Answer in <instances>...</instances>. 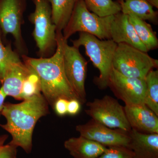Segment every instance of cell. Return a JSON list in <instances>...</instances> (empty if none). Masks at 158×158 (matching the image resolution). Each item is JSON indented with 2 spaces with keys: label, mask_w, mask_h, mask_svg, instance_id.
Instances as JSON below:
<instances>
[{
  "label": "cell",
  "mask_w": 158,
  "mask_h": 158,
  "mask_svg": "<svg viewBox=\"0 0 158 158\" xmlns=\"http://www.w3.org/2000/svg\"><path fill=\"white\" fill-rule=\"evenodd\" d=\"M56 49L50 57L34 58L22 56L23 62L38 75L43 96L52 107L59 98L77 99L80 101L65 75L63 57L67 40L64 39L62 31H56Z\"/></svg>",
  "instance_id": "1"
},
{
  "label": "cell",
  "mask_w": 158,
  "mask_h": 158,
  "mask_svg": "<svg viewBox=\"0 0 158 158\" xmlns=\"http://www.w3.org/2000/svg\"><path fill=\"white\" fill-rule=\"evenodd\" d=\"M48 105L41 93L20 103H5L1 114L7 122L1 127L12 137L9 144L22 148L27 153L31 152L34 128L40 118L48 113Z\"/></svg>",
  "instance_id": "2"
},
{
  "label": "cell",
  "mask_w": 158,
  "mask_h": 158,
  "mask_svg": "<svg viewBox=\"0 0 158 158\" xmlns=\"http://www.w3.org/2000/svg\"><path fill=\"white\" fill-rule=\"evenodd\" d=\"M72 42L76 47L85 48L86 55L99 71V76L94 80L95 84L100 89L107 88L117 44L112 40H100L84 32H80L78 38Z\"/></svg>",
  "instance_id": "3"
},
{
  "label": "cell",
  "mask_w": 158,
  "mask_h": 158,
  "mask_svg": "<svg viewBox=\"0 0 158 158\" xmlns=\"http://www.w3.org/2000/svg\"><path fill=\"white\" fill-rule=\"evenodd\" d=\"M35 10L29 16L34 25L33 36L40 58L52 56L57 48L56 27L52 19V9L49 0H32Z\"/></svg>",
  "instance_id": "4"
},
{
  "label": "cell",
  "mask_w": 158,
  "mask_h": 158,
  "mask_svg": "<svg viewBox=\"0 0 158 158\" xmlns=\"http://www.w3.org/2000/svg\"><path fill=\"white\" fill-rule=\"evenodd\" d=\"M113 16L100 17L87 9L83 0H77L62 35L67 40L77 32L88 33L100 40L111 39L110 24Z\"/></svg>",
  "instance_id": "5"
},
{
  "label": "cell",
  "mask_w": 158,
  "mask_h": 158,
  "mask_svg": "<svg viewBox=\"0 0 158 158\" xmlns=\"http://www.w3.org/2000/svg\"><path fill=\"white\" fill-rule=\"evenodd\" d=\"M158 60L150 56L147 52L124 43L117 44L113 66L124 76L145 79L148 72L157 68Z\"/></svg>",
  "instance_id": "6"
},
{
  "label": "cell",
  "mask_w": 158,
  "mask_h": 158,
  "mask_svg": "<svg viewBox=\"0 0 158 158\" xmlns=\"http://www.w3.org/2000/svg\"><path fill=\"white\" fill-rule=\"evenodd\" d=\"M86 114L92 119L112 129L130 132L131 130L123 107L109 95L87 103Z\"/></svg>",
  "instance_id": "7"
},
{
  "label": "cell",
  "mask_w": 158,
  "mask_h": 158,
  "mask_svg": "<svg viewBox=\"0 0 158 158\" xmlns=\"http://www.w3.org/2000/svg\"><path fill=\"white\" fill-rule=\"evenodd\" d=\"M26 7V0H0V30L2 37L11 34L17 52L22 56L27 53L21 31Z\"/></svg>",
  "instance_id": "8"
},
{
  "label": "cell",
  "mask_w": 158,
  "mask_h": 158,
  "mask_svg": "<svg viewBox=\"0 0 158 158\" xmlns=\"http://www.w3.org/2000/svg\"><path fill=\"white\" fill-rule=\"evenodd\" d=\"M79 48L65 43L63 52V65L66 78L81 103L86 102L85 83L88 62L80 53Z\"/></svg>",
  "instance_id": "9"
},
{
  "label": "cell",
  "mask_w": 158,
  "mask_h": 158,
  "mask_svg": "<svg viewBox=\"0 0 158 158\" xmlns=\"http://www.w3.org/2000/svg\"><path fill=\"white\" fill-rule=\"evenodd\" d=\"M108 87L116 97L124 102L125 106L144 104L146 90L145 79L124 76L113 68Z\"/></svg>",
  "instance_id": "10"
},
{
  "label": "cell",
  "mask_w": 158,
  "mask_h": 158,
  "mask_svg": "<svg viewBox=\"0 0 158 158\" xmlns=\"http://www.w3.org/2000/svg\"><path fill=\"white\" fill-rule=\"evenodd\" d=\"M76 129L80 133V136L106 147H129L130 132L110 128L92 118L85 124L77 126Z\"/></svg>",
  "instance_id": "11"
},
{
  "label": "cell",
  "mask_w": 158,
  "mask_h": 158,
  "mask_svg": "<svg viewBox=\"0 0 158 158\" xmlns=\"http://www.w3.org/2000/svg\"><path fill=\"white\" fill-rule=\"evenodd\" d=\"M110 33L111 39L117 44H126L145 52H148L138 37L127 15L120 12L113 15Z\"/></svg>",
  "instance_id": "12"
},
{
  "label": "cell",
  "mask_w": 158,
  "mask_h": 158,
  "mask_svg": "<svg viewBox=\"0 0 158 158\" xmlns=\"http://www.w3.org/2000/svg\"><path fill=\"white\" fill-rule=\"evenodd\" d=\"M131 129L145 134H158V116L146 105L125 106Z\"/></svg>",
  "instance_id": "13"
},
{
  "label": "cell",
  "mask_w": 158,
  "mask_h": 158,
  "mask_svg": "<svg viewBox=\"0 0 158 158\" xmlns=\"http://www.w3.org/2000/svg\"><path fill=\"white\" fill-rule=\"evenodd\" d=\"M30 71V67L21 59L11 61L7 64L1 82V87L6 96L21 100L23 82Z\"/></svg>",
  "instance_id": "14"
},
{
  "label": "cell",
  "mask_w": 158,
  "mask_h": 158,
  "mask_svg": "<svg viewBox=\"0 0 158 158\" xmlns=\"http://www.w3.org/2000/svg\"><path fill=\"white\" fill-rule=\"evenodd\" d=\"M128 148L134 158H158V134H145L131 129Z\"/></svg>",
  "instance_id": "15"
},
{
  "label": "cell",
  "mask_w": 158,
  "mask_h": 158,
  "mask_svg": "<svg viewBox=\"0 0 158 158\" xmlns=\"http://www.w3.org/2000/svg\"><path fill=\"white\" fill-rule=\"evenodd\" d=\"M64 146L74 158H97L107 148L81 136L66 140Z\"/></svg>",
  "instance_id": "16"
},
{
  "label": "cell",
  "mask_w": 158,
  "mask_h": 158,
  "mask_svg": "<svg viewBox=\"0 0 158 158\" xmlns=\"http://www.w3.org/2000/svg\"><path fill=\"white\" fill-rule=\"evenodd\" d=\"M121 6L123 14L155 23L157 22L158 12L154 10L146 0H125Z\"/></svg>",
  "instance_id": "17"
},
{
  "label": "cell",
  "mask_w": 158,
  "mask_h": 158,
  "mask_svg": "<svg viewBox=\"0 0 158 158\" xmlns=\"http://www.w3.org/2000/svg\"><path fill=\"white\" fill-rule=\"evenodd\" d=\"M52 19L56 31H62L68 23L77 0H49Z\"/></svg>",
  "instance_id": "18"
},
{
  "label": "cell",
  "mask_w": 158,
  "mask_h": 158,
  "mask_svg": "<svg viewBox=\"0 0 158 158\" xmlns=\"http://www.w3.org/2000/svg\"><path fill=\"white\" fill-rule=\"evenodd\" d=\"M130 22L132 24L137 35L148 51L158 48V39L151 26L145 21L128 15Z\"/></svg>",
  "instance_id": "19"
},
{
  "label": "cell",
  "mask_w": 158,
  "mask_h": 158,
  "mask_svg": "<svg viewBox=\"0 0 158 158\" xmlns=\"http://www.w3.org/2000/svg\"><path fill=\"white\" fill-rule=\"evenodd\" d=\"M87 9L100 17L115 15L121 12V4L113 0H83Z\"/></svg>",
  "instance_id": "20"
},
{
  "label": "cell",
  "mask_w": 158,
  "mask_h": 158,
  "mask_svg": "<svg viewBox=\"0 0 158 158\" xmlns=\"http://www.w3.org/2000/svg\"><path fill=\"white\" fill-rule=\"evenodd\" d=\"M145 81L146 90L144 104L158 116V70L150 71Z\"/></svg>",
  "instance_id": "21"
},
{
  "label": "cell",
  "mask_w": 158,
  "mask_h": 158,
  "mask_svg": "<svg viewBox=\"0 0 158 158\" xmlns=\"http://www.w3.org/2000/svg\"><path fill=\"white\" fill-rule=\"evenodd\" d=\"M30 68L31 71L23 82L20 97L21 100H23L39 94L41 92V84L39 77L33 69Z\"/></svg>",
  "instance_id": "22"
},
{
  "label": "cell",
  "mask_w": 158,
  "mask_h": 158,
  "mask_svg": "<svg viewBox=\"0 0 158 158\" xmlns=\"http://www.w3.org/2000/svg\"><path fill=\"white\" fill-rule=\"evenodd\" d=\"M17 52L12 49L11 44L5 46L2 41V34L0 30V82L2 81L7 64L11 61L20 60Z\"/></svg>",
  "instance_id": "23"
},
{
  "label": "cell",
  "mask_w": 158,
  "mask_h": 158,
  "mask_svg": "<svg viewBox=\"0 0 158 158\" xmlns=\"http://www.w3.org/2000/svg\"><path fill=\"white\" fill-rule=\"evenodd\" d=\"M97 158H134L132 151L124 146L107 148L106 151Z\"/></svg>",
  "instance_id": "24"
},
{
  "label": "cell",
  "mask_w": 158,
  "mask_h": 158,
  "mask_svg": "<svg viewBox=\"0 0 158 158\" xmlns=\"http://www.w3.org/2000/svg\"><path fill=\"white\" fill-rule=\"evenodd\" d=\"M8 136H0V158H16L17 148L9 144H5Z\"/></svg>",
  "instance_id": "25"
},
{
  "label": "cell",
  "mask_w": 158,
  "mask_h": 158,
  "mask_svg": "<svg viewBox=\"0 0 158 158\" xmlns=\"http://www.w3.org/2000/svg\"><path fill=\"white\" fill-rule=\"evenodd\" d=\"M68 100L59 98L54 103L53 108L55 112L59 116H64L67 114Z\"/></svg>",
  "instance_id": "26"
},
{
  "label": "cell",
  "mask_w": 158,
  "mask_h": 158,
  "mask_svg": "<svg viewBox=\"0 0 158 158\" xmlns=\"http://www.w3.org/2000/svg\"><path fill=\"white\" fill-rule=\"evenodd\" d=\"M81 103L77 99H72L68 101L67 114L71 116L77 115L81 109Z\"/></svg>",
  "instance_id": "27"
},
{
  "label": "cell",
  "mask_w": 158,
  "mask_h": 158,
  "mask_svg": "<svg viewBox=\"0 0 158 158\" xmlns=\"http://www.w3.org/2000/svg\"><path fill=\"white\" fill-rule=\"evenodd\" d=\"M6 94L4 93L2 88L1 87L0 88V116L2 114V110L3 106H4V104H5V101L6 97Z\"/></svg>",
  "instance_id": "28"
},
{
  "label": "cell",
  "mask_w": 158,
  "mask_h": 158,
  "mask_svg": "<svg viewBox=\"0 0 158 158\" xmlns=\"http://www.w3.org/2000/svg\"><path fill=\"white\" fill-rule=\"evenodd\" d=\"M146 1L153 7H154L158 9V0H146Z\"/></svg>",
  "instance_id": "29"
},
{
  "label": "cell",
  "mask_w": 158,
  "mask_h": 158,
  "mask_svg": "<svg viewBox=\"0 0 158 158\" xmlns=\"http://www.w3.org/2000/svg\"><path fill=\"white\" fill-rule=\"evenodd\" d=\"M117 2H118L120 4H121L123 2L124 0H117Z\"/></svg>",
  "instance_id": "30"
},
{
  "label": "cell",
  "mask_w": 158,
  "mask_h": 158,
  "mask_svg": "<svg viewBox=\"0 0 158 158\" xmlns=\"http://www.w3.org/2000/svg\"><path fill=\"white\" fill-rule=\"evenodd\" d=\"M124 1H125V0H124Z\"/></svg>",
  "instance_id": "31"
}]
</instances>
